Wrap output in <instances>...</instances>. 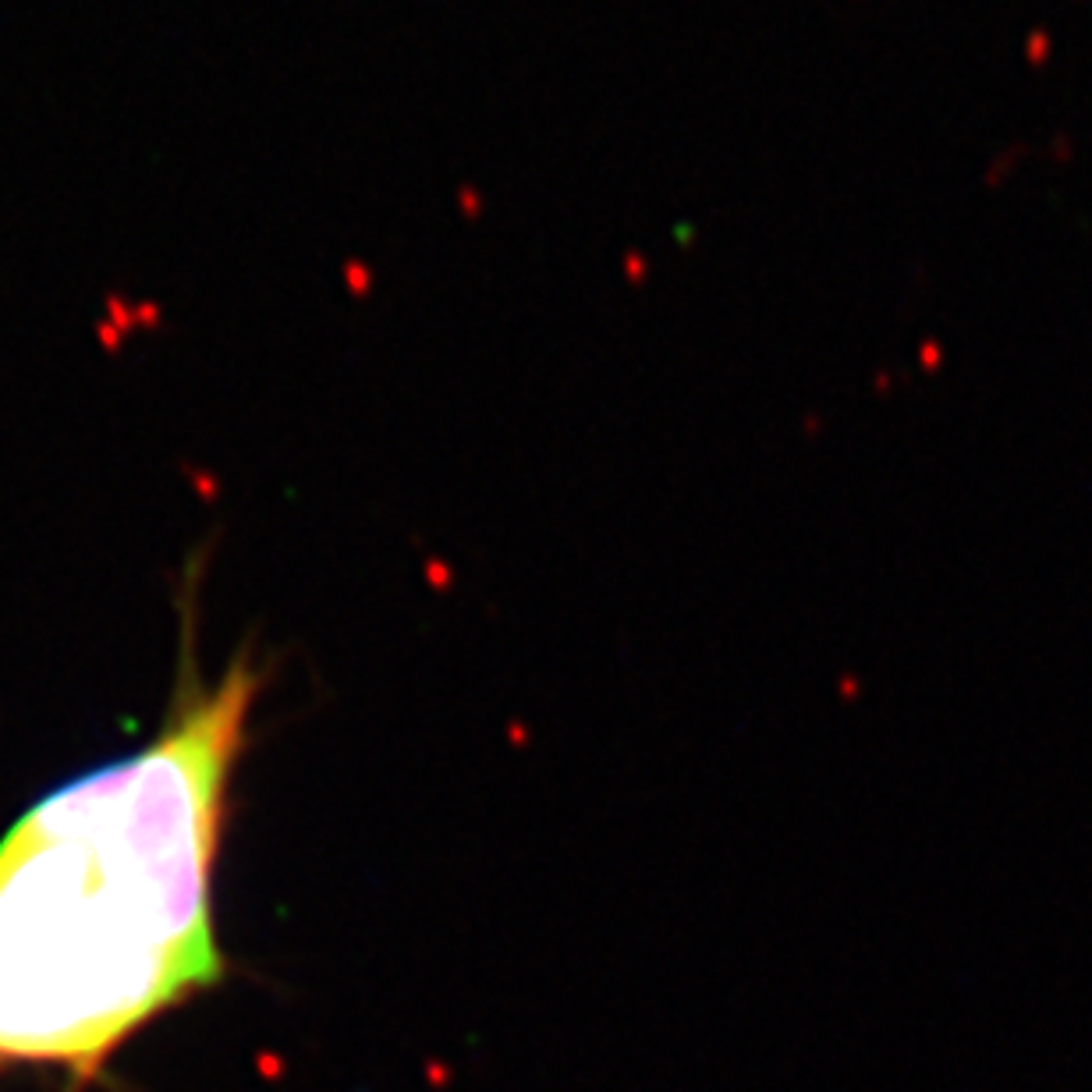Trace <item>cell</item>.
<instances>
[{"mask_svg":"<svg viewBox=\"0 0 1092 1092\" xmlns=\"http://www.w3.org/2000/svg\"><path fill=\"white\" fill-rule=\"evenodd\" d=\"M139 752L43 795L0 837V1075H68L71 1092L228 975L213 873L263 675L192 660Z\"/></svg>","mask_w":1092,"mask_h":1092,"instance_id":"6da1fadb","label":"cell"}]
</instances>
